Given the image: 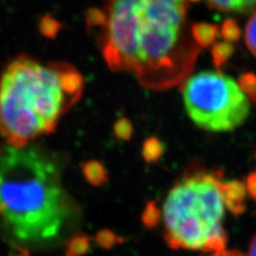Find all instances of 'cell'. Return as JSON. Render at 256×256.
Returning <instances> with one entry per match:
<instances>
[{"instance_id": "obj_1", "label": "cell", "mask_w": 256, "mask_h": 256, "mask_svg": "<svg viewBox=\"0 0 256 256\" xmlns=\"http://www.w3.org/2000/svg\"><path fill=\"white\" fill-rule=\"evenodd\" d=\"M86 24L98 30L108 68L134 74L150 90L182 84L202 50L187 0H105L102 9L88 12Z\"/></svg>"}, {"instance_id": "obj_9", "label": "cell", "mask_w": 256, "mask_h": 256, "mask_svg": "<svg viewBox=\"0 0 256 256\" xmlns=\"http://www.w3.org/2000/svg\"><path fill=\"white\" fill-rule=\"evenodd\" d=\"M196 41L201 47H205L214 43V38L219 34V28L216 25H208V24H196L192 28Z\"/></svg>"}, {"instance_id": "obj_22", "label": "cell", "mask_w": 256, "mask_h": 256, "mask_svg": "<svg viewBox=\"0 0 256 256\" xmlns=\"http://www.w3.org/2000/svg\"><path fill=\"white\" fill-rule=\"evenodd\" d=\"M12 256H28V255H27L26 251H22V252H20V251H18V253L14 254V255H12Z\"/></svg>"}, {"instance_id": "obj_16", "label": "cell", "mask_w": 256, "mask_h": 256, "mask_svg": "<svg viewBox=\"0 0 256 256\" xmlns=\"http://www.w3.org/2000/svg\"><path fill=\"white\" fill-rule=\"evenodd\" d=\"M134 127L132 122L126 118H120L114 125V134L118 140L128 141L132 137Z\"/></svg>"}, {"instance_id": "obj_11", "label": "cell", "mask_w": 256, "mask_h": 256, "mask_svg": "<svg viewBox=\"0 0 256 256\" xmlns=\"http://www.w3.org/2000/svg\"><path fill=\"white\" fill-rule=\"evenodd\" d=\"M162 212L160 210V208L155 201H150L146 204L141 216L143 226L148 230L156 228L159 226V223L162 222Z\"/></svg>"}, {"instance_id": "obj_19", "label": "cell", "mask_w": 256, "mask_h": 256, "mask_svg": "<svg viewBox=\"0 0 256 256\" xmlns=\"http://www.w3.org/2000/svg\"><path fill=\"white\" fill-rule=\"evenodd\" d=\"M246 188L248 194L256 202V173H251L246 178Z\"/></svg>"}, {"instance_id": "obj_20", "label": "cell", "mask_w": 256, "mask_h": 256, "mask_svg": "<svg viewBox=\"0 0 256 256\" xmlns=\"http://www.w3.org/2000/svg\"><path fill=\"white\" fill-rule=\"evenodd\" d=\"M210 256H244V255L237 250H230V251L224 250L221 252H216Z\"/></svg>"}, {"instance_id": "obj_2", "label": "cell", "mask_w": 256, "mask_h": 256, "mask_svg": "<svg viewBox=\"0 0 256 256\" xmlns=\"http://www.w3.org/2000/svg\"><path fill=\"white\" fill-rule=\"evenodd\" d=\"M84 88L82 75L70 63L16 56L0 72V134L20 148L50 134Z\"/></svg>"}, {"instance_id": "obj_12", "label": "cell", "mask_w": 256, "mask_h": 256, "mask_svg": "<svg viewBox=\"0 0 256 256\" xmlns=\"http://www.w3.org/2000/svg\"><path fill=\"white\" fill-rule=\"evenodd\" d=\"M90 246L89 237L86 235H77L70 240L66 256H82L90 250Z\"/></svg>"}, {"instance_id": "obj_21", "label": "cell", "mask_w": 256, "mask_h": 256, "mask_svg": "<svg viewBox=\"0 0 256 256\" xmlns=\"http://www.w3.org/2000/svg\"><path fill=\"white\" fill-rule=\"evenodd\" d=\"M249 256H256V235L252 238L249 246Z\"/></svg>"}, {"instance_id": "obj_17", "label": "cell", "mask_w": 256, "mask_h": 256, "mask_svg": "<svg viewBox=\"0 0 256 256\" xmlns=\"http://www.w3.org/2000/svg\"><path fill=\"white\" fill-rule=\"evenodd\" d=\"M246 45L254 57H256V11L246 24L244 31Z\"/></svg>"}, {"instance_id": "obj_15", "label": "cell", "mask_w": 256, "mask_h": 256, "mask_svg": "<svg viewBox=\"0 0 256 256\" xmlns=\"http://www.w3.org/2000/svg\"><path fill=\"white\" fill-rule=\"evenodd\" d=\"M238 84L250 102L256 104V75L251 73L244 74L239 78Z\"/></svg>"}, {"instance_id": "obj_14", "label": "cell", "mask_w": 256, "mask_h": 256, "mask_svg": "<svg viewBox=\"0 0 256 256\" xmlns=\"http://www.w3.org/2000/svg\"><path fill=\"white\" fill-rule=\"evenodd\" d=\"M95 240L100 248L106 250L112 249L114 246L124 242L123 238L118 237L114 232H112L110 230H102L98 232V235L95 237Z\"/></svg>"}, {"instance_id": "obj_3", "label": "cell", "mask_w": 256, "mask_h": 256, "mask_svg": "<svg viewBox=\"0 0 256 256\" xmlns=\"http://www.w3.org/2000/svg\"><path fill=\"white\" fill-rule=\"evenodd\" d=\"M70 214L57 168L32 148L0 150V218L20 244H44L57 238Z\"/></svg>"}, {"instance_id": "obj_5", "label": "cell", "mask_w": 256, "mask_h": 256, "mask_svg": "<svg viewBox=\"0 0 256 256\" xmlns=\"http://www.w3.org/2000/svg\"><path fill=\"white\" fill-rule=\"evenodd\" d=\"M180 86L187 114L202 130L232 132L250 114V100L238 82L220 70L198 72Z\"/></svg>"}, {"instance_id": "obj_18", "label": "cell", "mask_w": 256, "mask_h": 256, "mask_svg": "<svg viewBox=\"0 0 256 256\" xmlns=\"http://www.w3.org/2000/svg\"><path fill=\"white\" fill-rule=\"evenodd\" d=\"M221 32H222L223 38H226V42H228V43H233L234 41H236V40H238V38L240 36V31H239L237 24L232 20H228L224 22V25L222 26V29H221Z\"/></svg>"}, {"instance_id": "obj_4", "label": "cell", "mask_w": 256, "mask_h": 256, "mask_svg": "<svg viewBox=\"0 0 256 256\" xmlns=\"http://www.w3.org/2000/svg\"><path fill=\"white\" fill-rule=\"evenodd\" d=\"M222 180L221 171L194 166L172 187L162 208L164 236L171 249L205 253L226 250Z\"/></svg>"}, {"instance_id": "obj_7", "label": "cell", "mask_w": 256, "mask_h": 256, "mask_svg": "<svg viewBox=\"0 0 256 256\" xmlns=\"http://www.w3.org/2000/svg\"><path fill=\"white\" fill-rule=\"evenodd\" d=\"M212 9L226 13H246L256 9V0H207Z\"/></svg>"}, {"instance_id": "obj_8", "label": "cell", "mask_w": 256, "mask_h": 256, "mask_svg": "<svg viewBox=\"0 0 256 256\" xmlns=\"http://www.w3.org/2000/svg\"><path fill=\"white\" fill-rule=\"evenodd\" d=\"M82 171L92 186H102L109 180V173L102 162L98 160H90L82 164Z\"/></svg>"}, {"instance_id": "obj_6", "label": "cell", "mask_w": 256, "mask_h": 256, "mask_svg": "<svg viewBox=\"0 0 256 256\" xmlns=\"http://www.w3.org/2000/svg\"><path fill=\"white\" fill-rule=\"evenodd\" d=\"M222 198L226 207L235 217L242 214L246 205L244 198L246 196V188L244 182L239 180H222L221 182Z\"/></svg>"}, {"instance_id": "obj_13", "label": "cell", "mask_w": 256, "mask_h": 256, "mask_svg": "<svg viewBox=\"0 0 256 256\" xmlns=\"http://www.w3.org/2000/svg\"><path fill=\"white\" fill-rule=\"evenodd\" d=\"M234 48L232 43L228 42H223L214 45L212 48V58H214V64L217 70H220L222 66L226 63L230 56L233 54Z\"/></svg>"}, {"instance_id": "obj_10", "label": "cell", "mask_w": 256, "mask_h": 256, "mask_svg": "<svg viewBox=\"0 0 256 256\" xmlns=\"http://www.w3.org/2000/svg\"><path fill=\"white\" fill-rule=\"evenodd\" d=\"M164 154V144L156 137L146 139L142 146V157L146 162H156Z\"/></svg>"}]
</instances>
